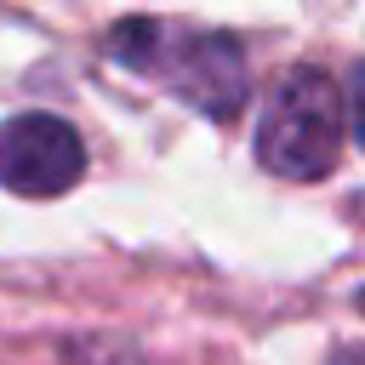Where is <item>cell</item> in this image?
<instances>
[{
    "instance_id": "1",
    "label": "cell",
    "mask_w": 365,
    "mask_h": 365,
    "mask_svg": "<svg viewBox=\"0 0 365 365\" xmlns=\"http://www.w3.org/2000/svg\"><path fill=\"white\" fill-rule=\"evenodd\" d=\"M108 57L160 80L171 97H182L188 108L228 120L240 114L251 74H245V51L228 34H205L188 23H165V17H125L108 34Z\"/></svg>"
},
{
    "instance_id": "2",
    "label": "cell",
    "mask_w": 365,
    "mask_h": 365,
    "mask_svg": "<svg viewBox=\"0 0 365 365\" xmlns=\"http://www.w3.org/2000/svg\"><path fill=\"white\" fill-rule=\"evenodd\" d=\"M257 160L291 182H319L342 160V91L325 68L279 74L257 125Z\"/></svg>"
},
{
    "instance_id": "4",
    "label": "cell",
    "mask_w": 365,
    "mask_h": 365,
    "mask_svg": "<svg viewBox=\"0 0 365 365\" xmlns=\"http://www.w3.org/2000/svg\"><path fill=\"white\" fill-rule=\"evenodd\" d=\"M348 114H354V137L365 143V63H359L354 80H348Z\"/></svg>"
},
{
    "instance_id": "6",
    "label": "cell",
    "mask_w": 365,
    "mask_h": 365,
    "mask_svg": "<svg viewBox=\"0 0 365 365\" xmlns=\"http://www.w3.org/2000/svg\"><path fill=\"white\" fill-rule=\"evenodd\" d=\"M359 308H365V291H359Z\"/></svg>"
},
{
    "instance_id": "5",
    "label": "cell",
    "mask_w": 365,
    "mask_h": 365,
    "mask_svg": "<svg viewBox=\"0 0 365 365\" xmlns=\"http://www.w3.org/2000/svg\"><path fill=\"white\" fill-rule=\"evenodd\" d=\"M331 365H365V342H348V348H336V354H331Z\"/></svg>"
},
{
    "instance_id": "3",
    "label": "cell",
    "mask_w": 365,
    "mask_h": 365,
    "mask_svg": "<svg viewBox=\"0 0 365 365\" xmlns=\"http://www.w3.org/2000/svg\"><path fill=\"white\" fill-rule=\"evenodd\" d=\"M86 171V143L57 114H11L0 125V182L23 200H46L74 188Z\"/></svg>"
}]
</instances>
